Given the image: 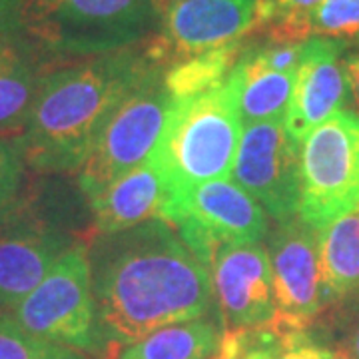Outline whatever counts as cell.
<instances>
[{"label": "cell", "instance_id": "obj_1", "mask_svg": "<svg viewBox=\"0 0 359 359\" xmlns=\"http://www.w3.org/2000/svg\"><path fill=\"white\" fill-rule=\"evenodd\" d=\"M88 257L98 313L118 346L172 323L205 318L214 308L210 269L166 219L100 233Z\"/></svg>", "mask_w": 359, "mask_h": 359}, {"label": "cell", "instance_id": "obj_2", "mask_svg": "<svg viewBox=\"0 0 359 359\" xmlns=\"http://www.w3.org/2000/svg\"><path fill=\"white\" fill-rule=\"evenodd\" d=\"M156 66L144 44L46 70L13 140L22 162L39 172L82 170L108 118Z\"/></svg>", "mask_w": 359, "mask_h": 359}, {"label": "cell", "instance_id": "obj_3", "mask_svg": "<svg viewBox=\"0 0 359 359\" xmlns=\"http://www.w3.org/2000/svg\"><path fill=\"white\" fill-rule=\"evenodd\" d=\"M156 18L154 0H11L0 30L42 58H88L130 48Z\"/></svg>", "mask_w": 359, "mask_h": 359}, {"label": "cell", "instance_id": "obj_4", "mask_svg": "<svg viewBox=\"0 0 359 359\" xmlns=\"http://www.w3.org/2000/svg\"><path fill=\"white\" fill-rule=\"evenodd\" d=\"M244 124L226 78L216 88L174 100L168 126L156 146L168 198L198 184L231 176Z\"/></svg>", "mask_w": 359, "mask_h": 359}, {"label": "cell", "instance_id": "obj_5", "mask_svg": "<svg viewBox=\"0 0 359 359\" xmlns=\"http://www.w3.org/2000/svg\"><path fill=\"white\" fill-rule=\"evenodd\" d=\"M14 321L28 334L76 349L90 359H114L118 344L104 327L90 269L88 248L76 242L46 278L13 309Z\"/></svg>", "mask_w": 359, "mask_h": 359}, {"label": "cell", "instance_id": "obj_6", "mask_svg": "<svg viewBox=\"0 0 359 359\" xmlns=\"http://www.w3.org/2000/svg\"><path fill=\"white\" fill-rule=\"evenodd\" d=\"M164 72V66L152 68L104 124L78 178L88 204L120 176L146 164L154 154L174 108Z\"/></svg>", "mask_w": 359, "mask_h": 359}, {"label": "cell", "instance_id": "obj_7", "mask_svg": "<svg viewBox=\"0 0 359 359\" xmlns=\"http://www.w3.org/2000/svg\"><path fill=\"white\" fill-rule=\"evenodd\" d=\"M359 205V114L339 110L299 142L297 218L321 230Z\"/></svg>", "mask_w": 359, "mask_h": 359}, {"label": "cell", "instance_id": "obj_8", "mask_svg": "<svg viewBox=\"0 0 359 359\" xmlns=\"http://www.w3.org/2000/svg\"><path fill=\"white\" fill-rule=\"evenodd\" d=\"M160 218L178 231L208 269L219 248L256 244L268 231L264 208L228 178L204 182L170 196Z\"/></svg>", "mask_w": 359, "mask_h": 359}, {"label": "cell", "instance_id": "obj_9", "mask_svg": "<svg viewBox=\"0 0 359 359\" xmlns=\"http://www.w3.org/2000/svg\"><path fill=\"white\" fill-rule=\"evenodd\" d=\"M74 244L68 231L18 198L0 208V309L11 313Z\"/></svg>", "mask_w": 359, "mask_h": 359}, {"label": "cell", "instance_id": "obj_10", "mask_svg": "<svg viewBox=\"0 0 359 359\" xmlns=\"http://www.w3.org/2000/svg\"><path fill=\"white\" fill-rule=\"evenodd\" d=\"M269 266L278 320L308 332L332 302L320 254L318 230L297 216L280 222L269 240Z\"/></svg>", "mask_w": 359, "mask_h": 359}, {"label": "cell", "instance_id": "obj_11", "mask_svg": "<svg viewBox=\"0 0 359 359\" xmlns=\"http://www.w3.org/2000/svg\"><path fill=\"white\" fill-rule=\"evenodd\" d=\"M231 180L278 222L297 216L299 142L285 120L244 126Z\"/></svg>", "mask_w": 359, "mask_h": 359}, {"label": "cell", "instance_id": "obj_12", "mask_svg": "<svg viewBox=\"0 0 359 359\" xmlns=\"http://www.w3.org/2000/svg\"><path fill=\"white\" fill-rule=\"evenodd\" d=\"M257 26L256 0H176L162 14V32L146 42L158 65L228 46Z\"/></svg>", "mask_w": 359, "mask_h": 359}, {"label": "cell", "instance_id": "obj_13", "mask_svg": "<svg viewBox=\"0 0 359 359\" xmlns=\"http://www.w3.org/2000/svg\"><path fill=\"white\" fill-rule=\"evenodd\" d=\"M210 273L224 334L264 327L278 318L269 256L259 242L219 248Z\"/></svg>", "mask_w": 359, "mask_h": 359}, {"label": "cell", "instance_id": "obj_14", "mask_svg": "<svg viewBox=\"0 0 359 359\" xmlns=\"http://www.w3.org/2000/svg\"><path fill=\"white\" fill-rule=\"evenodd\" d=\"M349 40L309 36L304 42L302 62L297 66L294 96L285 116V128L302 142L330 116L344 110L349 98L344 54Z\"/></svg>", "mask_w": 359, "mask_h": 359}, {"label": "cell", "instance_id": "obj_15", "mask_svg": "<svg viewBox=\"0 0 359 359\" xmlns=\"http://www.w3.org/2000/svg\"><path fill=\"white\" fill-rule=\"evenodd\" d=\"M168 190L160 168L150 158L146 164L126 172L90 202L98 233H116L160 218Z\"/></svg>", "mask_w": 359, "mask_h": 359}, {"label": "cell", "instance_id": "obj_16", "mask_svg": "<svg viewBox=\"0 0 359 359\" xmlns=\"http://www.w3.org/2000/svg\"><path fill=\"white\" fill-rule=\"evenodd\" d=\"M44 58L25 40L0 30V138L16 140L36 98Z\"/></svg>", "mask_w": 359, "mask_h": 359}, {"label": "cell", "instance_id": "obj_17", "mask_svg": "<svg viewBox=\"0 0 359 359\" xmlns=\"http://www.w3.org/2000/svg\"><path fill=\"white\" fill-rule=\"evenodd\" d=\"M236 94L238 112L244 126L285 120L294 96L295 72H278L266 66L245 40L244 50L228 76Z\"/></svg>", "mask_w": 359, "mask_h": 359}, {"label": "cell", "instance_id": "obj_18", "mask_svg": "<svg viewBox=\"0 0 359 359\" xmlns=\"http://www.w3.org/2000/svg\"><path fill=\"white\" fill-rule=\"evenodd\" d=\"M222 337V327L210 318L180 321L124 346L114 359H214Z\"/></svg>", "mask_w": 359, "mask_h": 359}, {"label": "cell", "instance_id": "obj_19", "mask_svg": "<svg viewBox=\"0 0 359 359\" xmlns=\"http://www.w3.org/2000/svg\"><path fill=\"white\" fill-rule=\"evenodd\" d=\"M323 278L332 302L359 290V205L318 230Z\"/></svg>", "mask_w": 359, "mask_h": 359}, {"label": "cell", "instance_id": "obj_20", "mask_svg": "<svg viewBox=\"0 0 359 359\" xmlns=\"http://www.w3.org/2000/svg\"><path fill=\"white\" fill-rule=\"evenodd\" d=\"M244 44L245 40H238L228 46L168 66L164 72L168 92L174 96V100H182L224 84L244 50Z\"/></svg>", "mask_w": 359, "mask_h": 359}, {"label": "cell", "instance_id": "obj_21", "mask_svg": "<svg viewBox=\"0 0 359 359\" xmlns=\"http://www.w3.org/2000/svg\"><path fill=\"white\" fill-rule=\"evenodd\" d=\"M323 0H256L257 26L271 42L309 39L308 16Z\"/></svg>", "mask_w": 359, "mask_h": 359}, {"label": "cell", "instance_id": "obj_22", "mask_svg": "<svg viewBox=\"0 0 359 359\" xmlns=\"http://www.w3.org/2000/svg\"><path fill=\"white\" fill-rule=\"evenodd\" d=\"M0 359H90L76 349L52 344L22 330L8 311L0 309Z\"/></svg>", "mask_w": 359, "mask_h": 359}, {"label": "cell", "instance_id": "obj_23", "mask_svg": "<svg viewBox=\"0 0 359 359\" xmlns=\"http://www.w3.org/2000/svg\"><path fill=\"white\" fill-rule=\"evenodd\" d=\"M309 36L351 40L359 36V0H323L308 16Z\"/></svg>", "mask_w": 359, "mask_h": 359}, {"label": "cell", "instance_id": "obj_24", "mask_svg": "<svg viewBox=\"0 0 359 359\" xmlns=\"http://www.w3.org/2000/svg\"><path fill=\"white\" fill-rule=\"evenodd\" d=\"M22 158L13 142L0 138V208L13 204L18 198L22 182Z\"/></svg>", "mask_w": 359, "mask_h": 359}, {"label": "cell", "instance_id": "obj_25", "mask_svg": "<svg viewBox=\"0 0 359 359\" xmlns=\"http://www.w3.org/2000/svg\"><path fill=\"white\" fill-rule=\"evenodd\" d=\"M344 68H346L349 96L359 114V36L355 40H349L347 44V50L344 54Z\"/></svg>", "mask_w": 359, "mask_h": 359}, {"label": "cell", "instance_id": "obj_26", "mask_svg": "<svg viewBox=\"0 0 359 359\" xmlns=\"http://www.w3.org/2000/svg\"><path fill=\"white\" fill-rule=\"evenodd\" d=\"M344 359H359V311L353 318L346 337L341 341V349L337 351Z\"/></svg>", "mask_w": 359, "mask_h": 359}, {"label": "cell", "instance_id": "obj_27", "mask_svg": "<svg viewBox=\"0 0 359 359\" xmlns=\"http://www.w3.org/2000/svg\"><path fill=\"white\" fill-rule=\"evenodd\" d=\"M174 2H176V0H154L156 13H158V14H160V16H162V14L166 13L168 8H170V6H172Z\"/></svg>", "mask_w": 359, "mask_h": 359}, {"label": "cell", "instance_id": "obj_28", "mask_svg": "<svg viewBox=\"0 0 359 359\" xmlns=\"http://www.w3.org/2000/svg\"><path fill=\"white\" fill-rule=\"evenodd\" d=\"M8 4H11V0H0V22H2V18H4V14H6Z\"/></svg>", "mask_w": 359, "mask_h": 359}]
</instances>
